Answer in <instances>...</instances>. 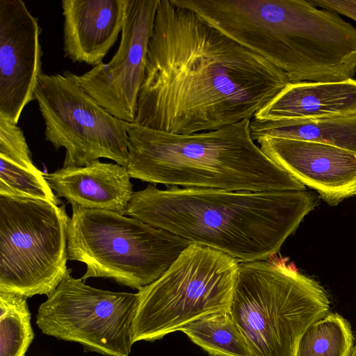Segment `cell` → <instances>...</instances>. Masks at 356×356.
Wrapping results in <instances>:
<instances>
[{
    "label": "cell",
    "instance_id": "6da1fadb",
    "mask_svg": "<svg viewBox=\"0 0 356 356\" xmlns=\"http://www.w3.org/2000/svg\"><path fill=\"white\" fill-rule=\"evenodd\" d=\"M286 74L175 0H160L135 122L175 134L216 130L255 114Z\"/></svg>",
    "mask_w": 356,
    "mask_h": 356
},
{
    "label": "cell",
    "instance_id": "ba28073f",
    "mask_svg": "<svg viewBox=\"0 0 356 356\" xmlns=\"http://www.w3.org/2000/svg\"><path fill=\"white\" fill-rule=\"evenodd\" d=\"M46 140L63 147V167H82L99 158L127 167L129 140L124 121L100 106L78 83L76 74L42 72L34 91Z\"/></svg>",
    "mask_w": 356,
    "mask_h": 356
},
{
    "label": "cell",
    "instance_id": "5bb4252c",
    "mask_svg": "<svg viewBox=\"0 0 356 356\" xmlns=\"http://www.w3.org/2000/svg\"><path fill=\"white\" fill-rule=\"evenodd\" d=\"M44 177L58 197L86 209L124 215L134 193L126 167L99 159L82 167H63Z\"/></svg>",
    "mask_w": 356,
    "mask_h": 356
},
{
    "label": "cell",
    "instance_id": "9c48e42d",
    "mask_svg": "<svg viewBox=\"0 0 356 356\" xmlns=\"http://www.w3.org/2000/svg\"><path fill=\"white\" fill-rule=\"evenodd\" d=\"M70 269L38 310L42 333L76 342L104 356H129L134 342L137 293L94 288Z\"/></svg>",
    "mask_w": 356,
    "mask_h": 356
},
{
    "label": "cell",
    "instance_id": "7402d4cb",
    "mask_svg": "<svg viewBox=\"0 0 356 356\" xmlns=\"http://www.w3.org/2000/svg\"><path fill=\"white\" fill-rule=\"evenodd\" d=\"M314 6L348 17L356 22V0H309Z\"/></svg>",
    "mask_w": 356,
    "mask_h": 356
},
{
    "label": "cell",
    "instance_id": "d6986e66",
    "mask_svg": "<svg viewBox=\"0 0 356 356\" xmlns=\"http://www.w3.org/2000/svg\"><path fill=\"white\" fill-rule=\"evenodd\" d=\"M27 298L0 292V356H25L34 339Z\"/></svg>",
    "mask_w": 356,
    "mask_h": 356
},
{
    "label": "cell",
    "instance_id": "277c9868",
    "mask_svg": "<svg viewBox=\"0 0 356 356\" xmlns=\"http://www.w3.org/2000/svg\"><path fill=\"white\" fill-rule=\"evenodd\" d=\"M324 288L284 263H239L229 312L253 356H296L300 339L330 312Z\"/></svg>",
    "mask_w": 356,
    "mask_h": 356
},
{
    "label": "cell",
    "instance_id": "ac0fdd59",
    "mask_svg": "<svg viewBox=\"0 0 356 356\" xmlns=\"http://www.w3.org/2000/svg\"><path fill=\"white\" fill-rule=\"evenodd\" d=\"M353 346L349 322L338 313H329L303 333L296 356H350Z\"/></svg>",
    "mask_w": 356,
    "mask_h": 356
},
{
    "label": "cell",
    "instance_id": "4fadbf2b",
    "mask_svg": "<svg viewBox=\"0 0 356 356\" xmlns=\"http://www.w3.org/2000/svg\"><path fill=\"white\" fill-rule=\"evenodd\" d=\"M127 0H63V50L72 62L102 63L121 33Z\"/></svg>",
    "mask_w": 356,
    "mask_h": 356
},
{
    "label": "cell",
    "instance_id": "9a60e30c",
    "mask_svg": "<svg viewBox=\"0 0 356 356\" xmlns=\"http://www.w3.org/2000/svg\"><path fill=\"white\" fill-rule=\"evenodd\" d=\"M356 115V79L289 83L253 119L268 121Z\"/></svg>",
    "mask_w": 356,
    "mask_h": 356
},
{
    "label": "cell",
    "instance_id": "7a4b0ae2",
    "mask_svg": "<svg viewBox=\"0 0 356 356\" xmlns=\"http://www.w3.org/2000/svg\"><path fill=\"white\" fill-rule=\"evenodd\" d=\"M318 204L306 191H231L153 185L134 192L124 216L162 228L238 262L275 255Z\"/></svg>",
    "mask_w": 356,
    "mask_h": 356
},
{
    "label": "cell",
    "instance_id": "44dd1931",
    "mask_svg": "<svg viewBox=\"0 0 356 356\" xmlns=\"http://www.w3.org/2000/svg\"><path fill=\"white\" fill-rule=\"evenodd\" d=\"M0 156L33 172H42L34 165L24 134L17 124L0 117Z\"/></svg>",
    "mask_w": 356,
    "mask_h": 356
},
{
    "label": "cell",
    "instance_id": "e0dca14e",
    "mask_svg": "<svg viewBox=\"0 0 356 356\" xmlns=\"http://www.w3.org/2000/svg\"><path fill=\"white\" fill-rule=\"evenodd\" d=\"M180 331L211 356H253L228 311L204 316Z\"/></svg>",
    "mask_w": 356,
    "mask_h": 356
},
{
    "label": "cell",
    "instance_id": "2e32d148",
    "mask_svg": "<svg viewBox=\"0 0 356 356\" xmlns=\"http://www.w3.org/2000/svg\"><path fill=\"white\" fill-rule=\"evenodd\" d=\"M253 140L286 138L318 143L356 154V115L261 121L252 119Z\"/></svg>",
    "mask_w": 356,
    "mask_h": 356
},
{
    "label": "cell",
    "instance_id": "52a82bcc",
    "mask_svg": "<svg viewBox=\"0 0 356 356\" xmlns=\"http://www.w3.org/2000/svg\"><path fill=\"white\" fill-rule=\"evenodd\" d=\"M65 204L0 194V292L51 294L67 268Z\"/></svg>",
    "mask_w": 356,
    "mask_h": 356
},
{
    "label": "cell",
    "instance_id": "3957f363",
    "mask_svg": "<svg viewBox=\"0 0 356 356\" xmlns=\"http://www.w3.org/2000/svg\"><path fill=\"white\" fill-rule=\"evenodd\" d=\"M251 120L191 134L125 122L131 178L168 187L238 191H305L253 140Z\"/></svg>",
    "mask_w": 356,
    "mask_h": 356
},
{
    "label": "cell",
    "instance_id": "5b68a950",
    "mask_svg": "<svg viewBox=\"0 0 356 356\" xmlns=\"http://www.w3.org/2000/svg\"><path fill=\"white\" fill-rule=\"evenodd\" d=\"M70 260L86 265L81 277H103L139 290L160 277L191 243L162 228L117 212L72 204Z\"/></svg>",
    "mask_w": 356,
    "mask_h": 356
},
{
    "label": "cell",
    "instance_id": "ffe728a7",
    "mask_svg": "<svg viewBox=\"0 0 356 356\" xmlns=\"http://www.w3.org/2000/svg\"><path fill=\"white\" fill-rule=\"evenodd\" d=\"M0 194L18 195L63 204L42 172H33L0 156Z\"/></svg>",
    "mask_w": 356,
    "mask_h": 356
},
{
    "label": "cell",
    "instance_id": "30bf717a",
    "mask_svg": "<svg viewBox=\"0 0 356 356\" xmlns=\"http://www.w3.org/2000/svg\"><path fill=\"white\" fill-rule=\"evenodd\" d=\"M160 0H127L118 49L111 60L76 79L114 117L134 123L149 42Z\"/></svg>",
    "mask_w": 356,
    "mask_h": 356
},
{
    "label": "cell",
    "instance_id": "8992f818",
    "mask_svg": "<svg viewBox=\"0 0 356 356\" xmlns=\"http://www.w3.org/2000/svg\"><path fill=\"white\" fill-rule=\"evenodd\" d=\"M239 263L191 243L160 277L138 290L134 342L160 339L204 316L229 312Z\"/></svg>",
    "mask_w": 356,
    "mask_h": 356
},
{
    "label": "cell",
    "instance_id": "7c38bea8",
    "mask_svg": "<svg viewBox=\"0 0 356 356\" xmlns=\"http://www.w3.org/2000/svg\"><path fill=\"white\" fill-rule=\"evenodd\" d=\"M261 151L331 206L356 195V154L334 146L286 138H262Z\"/></svg>",
    "mask_w": 356,
    "mask_h": 356
},
{
    "label": "cell",
    "instance_id": "8fae6325",
    "mask_svg": "<svg viewBox=\"0 0 356 356\" xmlns=\"http://www.w3.org/2000/svg\"><path fill=\"white\" fill-rule=\"evenodd\" d=\"M40 26L21 0H0V117L17 124L42 73Z\"/></svg>",
    "mask_w": 356,
    "mask_h": 356
},
{
    "label": "cell",
    "instance_id": "603a6c76",
    "mask_svg": "<svg viewBox=\"0 0 356 356\" xmlns=\"http://www.w3.org/2000/svg\"><path fill=\"white\" fill-rule=\"evenodd\" d=\"M350 356H356V339H355V341L354 342V346H353V348L350 353Z\"/></svg>",
    "mask_w": 356,
    "mask_h": 356
}]
</instances>
